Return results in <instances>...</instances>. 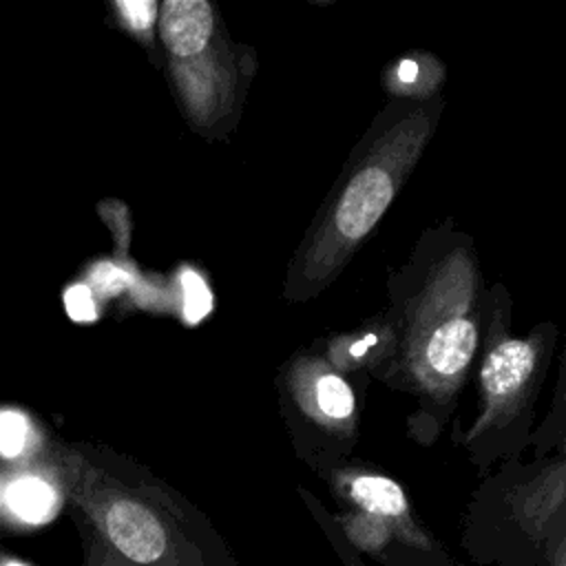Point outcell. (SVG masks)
Here are the masks:
<instances>
[{
  "instance_id": "5b68a950",
  "label": "cell",
  "mask_w": 566,
  "mask_h": 566,
  "mask_svg": "<svg viewBox=\"0 0 566 566\" xmlns=\"http://www.w3.org/2000/svg\"><path fill=\"white\" fill-rule=\"evenodd\" d=\"M159 33L172 62L197 57L212 44L214 11L206 0H166Z\"/></svg>"
},
{
  "instance_id": "4fadbf2b",
  "label": "cell",
  "mask_w": 566,
  "mask_h": 566,
  "mask_svg": "<svg viewBox=\"0 0 566 566\" xmlns=\"http://www.w3.org/2000/svg\"><path fill=\"white\" fill-rule=\"evenodd\" d=\"M64 307L75 323H93L97 318L95 296L86 283H75L64 292Z\"/></svg>"
},
{
  "instance_id": "5bb4252c",
  "label": "cell",
  "mask_w": 566,
  "mask_h": 566,
  "mask_svg": "<svg viewBox=\"0 0 566 566\" xmlns=\"http://www.w3.org/2000/svg\"><path fill=\"white\" fill-rule=\"evenodd\" d=\"M117 9L124 18V22L135 31V33H148L153 22H155V13H157V4L150 0H142V2H128L122 0L117 2Z\"/></svg>"
},
{
  "instance_id": "9a60e30c",
  "label": "cell",
  "mask_w": 566,
  "mask_h": 566,
  "mask_svg": "<svg viewBox=\"0 0 566 566\" xmlns=\"http://www.w3.org/2000/svg\"><path fill=\"white\" fill-rule=\"evenodd\" d=\"M82 566H139L124 557H119L115 551H111L99 537L91 535L84 548V564Z\"/></svg>"
},
{
  "instance_id": "2e32d148",
  "label": "cell",
  "mask_w": 566,
  "mask_h": 566,
  "mask_svg": "<svg viewBox=\"0 0 566 566\" xmlns=\"http://www.w3.org/2000/svg\"><path fill=\"white\" fill-rule=\"evenodd\" d=\"M0 566H27V564H22V562H18V559H11V557L0 555Z\"/></svg>"
},
{
  "instance_id": "ba28073f",
  "label": "cell",
  "mask_w": 566,
  "mask_h": 566,
  "mask_svg": "<svg viewBox=\"0 0 566 566\" xmlns=\"http://www.w3.org/2000/svg\"><path fill=\"white\" fill-rule=\"evenodd\" d=\"M310 405L327 422H347L354 416L356 400L352 387L338 374L321 371L312 380Z\"/></svg>"
},
{
  "instance_id": "7a4b0ae2",
  "label": "cell",
  "mask_w": 566,
  "mask_h": 566,
  "mask_svg": "<svg viewBox=\"0 0 566 566\" xmlns=\"http://www.w3.org/2000/svg\"><path fill=\"white\" fill-rule=\"evenodd\" d=\"M475 345V270L455 250L438 263L407 310L405 363L416 385L442 400L462 382Z\"/></svg>"
},
{
  "instance_id": "7c38bea8",
  "label": "cell",
  "mask_w": 566,
  "mask_h": 566,
  "mask_svg": "<svg viewBox=\"0 0 566 566\" xmlns=\"http://www.w3.org/2000/svg\"><path fill=\"white\" fill-rule=\"evenodd\" d=\"M91 283L102 296H115L133 283V274L115 263H97L91 270Z\"/></svg>"
},
{
  "instance_id": "9c48e42d",
  "label": "cell",
  "mask_w": 566,
  "mask_h": 566,
  "mask_svg": "<svg viewBox=\"0 0 566 566\" xmlns=\"http://www.w3.org/2000/svg\"><path fill=\"white\" fill-rule=\"evenodd\" d=\"M7 502L13 509V513L20 515L22 520L40 522L51 513L55 504V493L44 480L29 475V478L15 480L9 486Z\"/></svg>"
},
{
  "instance_id": "30bf717a",
  "label": "cell",
  "mask_w": 566,
  "mask_h": 566,
  "mask_svg": "<svg viewBox=\"0 0 566 566\" xmlns=\"http://www.w3.org/2000/svg\"><path fill=\"white\" fill-rule=\"evenodd\" d=\"M179 290H181V316L188 325L201 323L212 310V294L203 276L192 268L179 270Z\"/></svg>"
},
{
  "instance_id": "3957f363",
  "label": "cell",
  "mask_w": 566,
  "mask_h": 566,
  "mask_svg": "<svg viewBox=\"0 0 566 566\" xmlns=\"http://www.w3.org/2000/svg\"><path fill=\"white\" fill-rule=\"evenodd\" d=\"M80 502L99 537L139 566H199L177 526L148 500L115 486L84 489Z\"/></svg>"
},
{
  "instance_id": "277c9868",
  "label": "cell",
  "mask_w": 566,
  "mask_h": 566,
  "mask_svg": "<svg viewBox=\"0 0 566 566\" xmlns=\"http://www.w3.org/2000/svg\"><path fill=\"white\" fill-rule=\"evenodd\" d=\"M535 365L537 349L531 340L502 338L489 349L480 371L486 407L480 424H486L493 416H502L515 407L535 374Z\"/></svg>"
},
{
  "instance_id": "52a82bcc",
  "label": "cell",
  "mask_w": 566,
  "mask_h": 566,
  "mask_svg": "<svg viewBox=\"0 0 566 566\" xmlns=\"http://www.w3.org/2000/svg\"><path fill=\"white\" fill-rule=\"evenodd\" d=\"M349 495L360 509L378 517H402L407 513V497L402 489L382 475L352 478Z\"/></svg>"
},
{
  "instance_id": "8992f818",
  "label": "cell",
  "mask_w": 566,
  "mask_h": 566,
  "mask_svg": "<svg viewBox=\"0 0 566 566\" xmlns=\"http://www.w3.org/2000/svg\"><path fill=\"white\" fill-rule=\"evenodd\" d=\"M172 71L192 119L203 124L223 111L228 91L226 71L219 66L210 49L197 57L172 62Z\"/></svg>"
},
{
  "instance_id": "8fae6325",
  "label": "cell",
  "mask_w": 566,
  "mask_h": 566,
  "mask_svg": "<svg viewBox=\"0 0 566 566\" xmlns=\"http://www.w3.org/2000/svg\"><path fill=\"white\" fill-rule=\"evenodd\" d=\"M29 422L20 411H0V453L11 458L24 449Z\"/></svg>"
},
{
  "instance_id": "6da1fadb",
  "label": "cell",
  "mask_w": 566,
  "mask_h": 566,
  "mask_svg": "<svg viewBox=\"0 0 566 566\" xmlns=\"http://www.w3.org/2000/svg\"><path fill=\"white\" fill-rule=\"evenodd\" d=\"M431 128L433 117L429 108L420 106L405 113L374 139L294 263L292 290L301 296L312 294L343 268L389 208L420 157Z\"/></svg>"
}]
</instances>
